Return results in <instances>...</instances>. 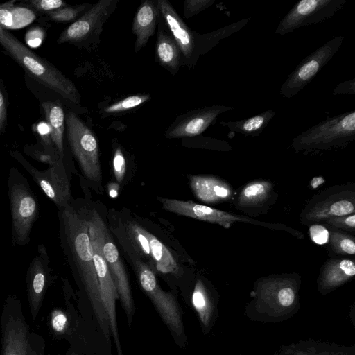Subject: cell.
Instances as JSON below:
<instances>
[{
  "label": "cell",
  "instance_id": "37",
  "mask_svg": "<svg viewBox=\"0 0 355 355\" xmlns=\"http://www.w3.org/2000/svg\"><path fill=\"white\" fill-rule=\"evenodd\" d=\"M324 222L336 228L354 232L355 228V214L334 216L324 220Z\"/></svg>",
  "mask_w": 355,
  "mask_h": 355
},
{
  "label": "cell",
  "instance_id": "39",
  "mask_svg": "<svg viewBox=\"0 0 355 355\" xmlns=\"http://www.w3.org/2000/svg\"><path fill=\"white\" fill-rule=\"evenodd\" d=\"M28 3L35 10L46 13L66 6L62 0H31Z\"/></svg>",
  "mask_w": 355,
  "mask_h": 355
},
{
  "label": "cell",
  "instance_id": "38",
  "mask_svg": "<svg viewBox=\"0 0 355 355\" xmlns=\"http://www.w3.org/2000/svg\"><path fill=\"white\" fill-rule=\"evenodd\" d=\"M45 340L36 332H30L27 355H45Z\"/></svg>",
  "mask_w": 355,
  "mask_h": 355
},
{
  "label": "cell",
  "instance_id": "3",
  "mask_svg": "<svg viewBox=\"0 0 355 355\" xmlns=\"http://www.w3.org/2000/svg\"><path fill=\"white\" fill-rule=\"evenodd\" d=\"M0 44L33 79L67 101L79 104L74 83L51 64L31 51L6 30L0 28Z\"/></svg>",
  "mask_w": 355,
  "mask_h": 355
},
{
  "label": "cell",
  "instance_id": "5",
  "mask_svg": "<svg viewBox=\"0 0 355 355\" xmlns=\"http://www.w3.org/2000/svg\"><path fill=\"white\" fill-rule=\"evenodd\" d=\"M252 306L257 315L279 320L293 315L299 306L297 284L294 279L270 277L256 284Z\"/></svg>",
  "mask_w": 355,
  "mask_h": 355
},
{
  "label": "cell",
  "instance_id": "11",
  "mask_svg": "<svg viewBox=\"0 0 355 355\" xmlns=\"http://www.w3.org/2000/svg\"><path fill=\"white\" fill-rule=\"evenodd\" d=\"M89 235L93 251V259L101 301L109 318L111 334L118 355H123L121 345L116 313V302L119 300L118 293L110 272L108 266L102 253L98 232L89 209Z\"/></svg>",
  "mask_w": 355,
  "mask_h": 355
},
{
  "label": "cell",
  "instance_id": "14",
  "mask_svg": "<svg viewBox=\"0 0 355 355\" xmlns=\"http://www.w3.org/2000/svg\"><path fill=\"white\" fill-rule=\"evenodd\" d=\"M347 0H301L279 23L275 34L283 36L303 26L322 22L341 10Z\"/></svg>",
  "mask_w": 355,
  "mask_h": 355
},
{
  "label": "cell",
  "instance_id": "43",
  "mask_svg": "<svg viewBox=\"0 0 355 355\" xmlns=\"http://www.w3.org/2000/svg\"><path fill=\"white\" fill-rule=\"evenodd\" d=\"M37 131L43 142L46 146H50L52 141L51 139V128L49 124L46 122H40L37 125Z\"/></svg>",
  "mask_w": 355,
  "mask_h": 355
},
{
  "label": "cell",
  "instance_id": "33",
  "mask_svg": "<svg viewBox=\"0 0 355 355\" xmlns=\"http://www.w3.org/2000/svg\"><path fill=\"white\" fill-rule=\"evenodd\" d=\"M91 6L92 4L89 3L78 5L74 7L65 6L46 14L54 21L67 23L75 20L79 16L80 17Z\"/></svg>",
  "mask_w": 355,
  "mask_h": 355
},
{
  "label": "cell",
  "instance_id": "22",
  "mask_svg": "<svg viewBox=\"0 0 355 355\" xmlns=\"http://www.w3.org/2000/svg\"><path fill=\"white\" fill-rule=\"evenodd\" d=\"M355 275L353 261L346 259H331L321 270L318 279L320 292L327 294L352 279Z\"/></svg>",
  "mask_w": 355,
  "mask_h": 355
},
{
  "label": "cell",
  "instance_id": "41",
  "mask_svg": "<svg viewBox=\"0 0 355 355\" xmlns=\"http://www.w3.org/2000/svg\"><path fill=\"white\" fill-rule=\"evenodd\" d=\"M310 237L315 243L324 245L329 241V232L323 225L313 224L309 227Z\"/></svg>",
  "mask_w": 355,
  "mask_h": 355
},
{
  "label": "cell",
  "instance_id": "18",
  "mask_svg": "<svg viewBox=\"0 0 355 355\" xmlns=\"http://www.w3.org/2000/svg\"><path fill=\"white\" fill-rule=\"evenodd\" d=\"M159 200L162 203V208L166 211L178 215L215 223L225 228H229L236 222L252 224L255 223L252 218L198 204L191 200L184 201L166 198H159Z\"/></svg>",
  "mask_w": 355,
  "mask_h": 355
},
{
  "label": "cell",
  "instance_id": "20",
  "mask_svg": "<svg viewBox=\"0 0 355 355\" xmlns=\"http://www.w3.org/2000/svg\"><path fill=\"white\" fill-rule=\"evenodd\" d=\"M232 110V107L225 105H211L188 111L168 127L165 137L173 139L199 135L215 123L220 114Z\"/></svg>",
  "mask_w": 355,
  "mask_h": 355
},
{
  "label": "cell",
  "instance_id": "26",
  "mask_svg": "<svg viewBox=\"0 0 355 355\" xmlns=\"http://www.w3.org/2000/svg\"><path fill=\"white\" fill-rule=\"evenodd\" d=\"M181 51L171 35L159 29L156 40L155 55L159 64L175 74L180 67Z\"/></svg>",
  "mask_w": 355,
  "mask_h": 355
},
{
  "label": "cell",
  "instance_id": "21",
  "mask_svg": "<svg viewBox=\"0 0 355 355\" xmlns=\"http://www.w3.org/2000/svg\"><path fill=\"white\" fill-rule=\"evenodd\" d=\"M190 187L195 196L206 203H219L229 200L233 194L230 185L211 175H189Z\"/></svg>",
  "mask_w": 355,
  "mask_h": 355
},
{
  "label": "cell",
  "instance_id": "34",
  "mask_svg": "<svg viewBox=\"0 0 355 355\" xmlns=\"http://www.w3.org/2000/svg\"><path fill=\"white\" fill-rule=\"evenodd\" d=\"M330 245L336 253L354 254L355 243L354 238L339 232H332L329 235Z\"/></svg>",
  "mask_w": 355,
  "mask_h": 355
},
{
  "label": "cell",
  "instance_id": "40",
  "mask_svg": "<svg viewBox=\"0 0 355 355\" xmlns=\"http://www.w3.org/2000/svg\"><path fill=\"white\" fill-rule=\"evenodd\" d=\"M44 31L40 26H33L29 28L25 35V42L31 48L40 46L44 41Z\"/></svg>",
  "mask_w": 355,
  "mask_h": 355
},
{
  "label": "cell",
  "instance_id": "16",
  "mask_svg": "<svg viewBox=\"0 0 355 355\" xmlns=\"http://www.w3.org/2000/svg\"><path fill=\"white\" fill-rule=\"evenodd\" d=\"M157 5L159 13L183 55L185 63L187 61L189 66L195 65L202 54V35L191 31L167 0H158Z\"/></svg>",
  "mask_w": 355,
  "mask_h": 355
},
{
  "label": "cell",
  "instance_id": "15",
  "mask_svg": "<svg viewBox=\"0 0 355 355\" xmlns=\"http://www.w3.org/2000/svg\"><path fill=\"white\" fill-rule=\"evenodd\" d=\"M15 158L26 169L42 192L53 201L58 209L67 205L73 198L71 192L70 175L63 159L46 169L39 170L20 155Z\"/></svg>",
  "mask_w": 355,
  "mask_h": 355
},
{
  "label": "cell",
  "instance_id": "29",
  "mask_svg": "<svg viewBox=\"0 0 355 355\" xmlns=\"http://www.w3.org/2000/svg\"><path fill=\"white\" fill-rule=\"evenodd\" d=\"M46 123L51 128V139L55 150L64 158L63 135L64 131V113L62 106L53 101L42 103Z\"/></svg>",
  "mask_w": 355,
  "mask_h": 355
},
{
  "label": "cell",
  "instance_id": "2",
  "mask_svg": "<svg viewBox=\"0 0 355 355\" xmlns=\"http://www.w3.org/2000/svg\"><path fill=\"white\" fill-rule=\"evenodd\" d=\"M112 232L131 263L141 261L162 275L178 277L180 267L168 248L156 236L129 215L111 209L109 213Z\"/></svg>",
  "mask_w": 355,
  "mask_h": 355
},
{
  "label": "cell",
  "instance_id": "10",
  "mask_svg": "<svg viewBox=\"0 0 355 355\" xmlns=\"http://www.w3.org/2000/svg\"><path fill=\"white\" fill-rule=\"evenodd\" d=\"M30 332L21 302L9 295L1 315V355H27Z\"/></svg>",
  "mask_w": 355,
  "mask_h": 355
},
{
  "label": "cell",
  "instance_id": "23",
  "mask_svg": "<svg viewBox=\"0 0 355 355\" xmlns=\"http://www.w3.org/2000/svg\"><path fill=\"white\" fill-rule=\"evenodd\" d=\"M66 298L67 308H54L48 317L47 324L55 339H66L74 346L78 335V317L76 313Z\"/></svg>",
  "mask_w": 355,
  "mask_h": 355
},
{
  "label": "cell",
  "instance_id": "27",
  "mask_svg": "<svg viewBox=\"0 0 355 355\" xmlns=\"http://www.w3.org/2000/svg\"><path fill=\"white\" fill-rule=\"evenodd\" d=\"M273 186L266 180H255L245 185L239 194L237 209L260 207L271 197Z\"/></svg>",
  "mask_w": 355,
  "mask_h": 355
},
{
  "label": "cell",
  "instance_id": "44",
  "mask_svg": "<svg viewBox=\"0 0 355 355\" xmlns=\"http://www.w3.org/2000/svg\"><path fill=\"white\" fill-rule=\"evenodd\" d=\"M7 121L6 103L1 90L0 89V134L4 132Z\"/></svg>",
  "mask_w": 355,
  "mask_h": 355
},
{
  "label": "cell",
  "instance_id": "13",
  "mask_svg": "<svg viewBox=\"0 0 355 355\" xmlns=\"http://www.w3.org/2000/svg\"><path fill=\"white\" fill-rule=\"evenodd\" d=\"M116 0H100L66 28L58 43L71 42L92 45L98 39L103 26L116 6Z\"/></svg>",
  "mask_w": 355,
  "mask_h": 355
},
{
  "label": "cell",
  "instance_id": "25",
  "mask_svg": "<svg viewBox=\"0 0 355 355\" xmlns=\"http://www.w3.org/2000/svg\"><path fill=\"white\" fill-rule=\"evenodd\" d=\"M191 304L196 311L205 332L211 329L217 308L209 291L201 279H198L191 296Z\"/></svg>",
  "mask_w": 355,
  "mask_h": 355
},
{
  "label": "cell",
  "instance_id": "46",
  "mask_svg": "<svg viewBox=\"0 0 355 355\" xmlns=\"http://www.w3.org/2000/svg\"><path fill=\"white\" fill-rule=\"evenodd\" d=\"M65 355H82L80 352L78 350H76L73 348H70Z\"/></svg>",
  "mask_w": 355,
  "mask_h": 355
},
{
  "label": "cell",
  "instance_id": "28",
  "mask_svg": "<svg viewBox=\"0 0 355 355\" xmlns=\"http://www.w3.org/2000/svg\"><path fill=\"white\" fill-rule=\"evenodd\" d=\"M275 114V111L268 110L247 119L235 121H220L219 124L227 127L230 132L256 137L261 135Z\"/></svg>",
  "mask_w": 355,
  "mask_h": 355
},
{
  "label": "cell",
  "instance_id": "30",
  "mask_svg": "<svg viewBox=\"0 0 355 355\" xmlns=\"http://www.w3.org/2000/svg\"><path fill=\"white\" fill-rule=\"evenodd\" d=\"M15 1L0 4V28L19 29L29 25L35 19L31 9L14 5Z\"/></svg>",
  "mask_w": 355,
  "mask_h": 355
},
{
  "label": "cell",
  "instance_id": "45",
  "mask_svg": "<svg viewBox=\"0 0 355 355\" xmlns=\"http://www.w3.org/2000/svg\"><path fill=\"white\" fill-rule=\"evenodd\" d=\"M324 179L322 177H315L310 182V185L313 189H315L324 183Z\"/></svg>",
  "mask_w": 355,
  "mask_h": 355
},
{
  "label": "cell",
  "instance_id": "12",
  "mask_svg": "<svg viewBox=\"0 0 355 355\" xmlns=\"http://www.w3.org/2000/svg\"><path fill=\"white\" fill-rule=\"evenodd\" d=\"M344 40L343 35L334 37L305 58L282 84L279 94L289 98L302 90L334 57Z\"/></svg>",
  "mask_w": 355,
  "mask_h": 355
},
{
  "label": "cell",
  "instance_id": "36",
  "mask_svg": "<svg viewBox=\"0 0 355 355\" xmlns=\"http://www.w3.org/2000/svg\"><path fill=\"white\" fill-rule=\"evenodd\" d=\"M112 166L116 181L120 184L123 180L126 170L125 159L120 147L114 149Z\"/></svg>",
  "mask_w": 355,
  "mask_h": 355
},
{
  "label": "cell",
  "instance_id": "17",
  "mask_svg": "<svg viewBox=\"0 0 355 355\" xmlns=\"http://www.w3.org/2000/svg\"><path fill=\"white\" fill-rule=\"evenodd\" d=\"M50 261L44 244L37 246V252L28 268L26 281L27 300L33 320L39 314L52 277Z\"/></svg>",
  "mask_w": 355,
  "mask_h": 355
},
{
  "label": "cell",
  "instance_id": "9",
  "mask_svg": "<svg viewBox=\"0 0 355 355\" xmlns=\"http://www.w3.org/2000/svg\"><path fill=\"white\" fill-rule=\"evenodd\" d=\"M67 139L71 150L85 176L95 183L101 182L98 145L92 130L73 112L66 117Z\"/></svg>",
  "mask_w": 355,
  "mask_h": 355
},
{
  "label": "cell",
  "instance_id": "1",
  "mask_svg": "<svg viewBox=\"0 0 355 355\" xmlns=\"http://www.w3.org/2000/svg\"><path fill=\"white\" fill-rule=\"evenodd\" d=\"M60 245L79 289L80 300L89 303L96 322L110 342L109 318L101 301L89 235V208L72 199L58 209Z\"/></svg>",
  "mask_w": 355,
  "mask_h": 355
},
{
  "label": "cell",
  "instance_id": "4",
  "mask_svg": "<svg viewBox=\"0 0 355 355\" xmlns=\"http://www.w3.org/2000/svg\"><path fill=\"white\" fill-rule=\"evenodd\" d=\"M11 212L12 245L24 246L30 243L31 232L40 215V205L25 176L11 168L8 178Z\"/></svg>",
  "mask_w": 355,
  "mask_h": 355
},
{
  "label": "cell",
  "instance_id": "42",
  "mask_svg": "<svg viewBox=\"0 0 355 355\" xmlns=\"http://www.w3.org/2000/svg\"><path fill=\"white\" fill-rule=\"evenodd\" d=\"M355 94V79L343 82L338 84L333 91V94Z\"/></svg>",
  "mask_w": 355,
  "mask_h": 355
},
{
  "label": "cell",
  "instance_id": "24",
  "mask_svg": "<svg viewBox=\"0 0 355 355\" xmlns=\"http://www.w3.org/2000/svg\"><path fill=\"white\" fill-rule=\"evenodd\" d=\"M159 13L157 5L153 1L146 0L140 5L132 26V33L135 35V52L145 46L154 34Z\"/></svg>",
  "mask_w": 355,
  "mask_h": 355
},
{
  "label": "cell",
  "instance_id": "19",
  "mask_svg": "<svg viewBox=\"0 0 355 355\" xmlns=\"http://www.w3.org/2000/svg\"><path fill=\"white\" fill-rule=\"evenodd\" d=\"M354 191H324L314 198L301 214L303 220L319 222L334 216L354 214Z\"/></svg>",
  "mask_w": 355,
  "mask_h": 355
},
{
  "label": "cell",
  "instance_id": "35",
  "mask_svg": "<svg viewBox=\"0 0 355 355\" xmlns=\"http://www.w3.org/2000/svg\"><path fill=\"white\" fill-rule=\"evenodd\" d=\"M215 0H186L184 2L183 15L189 19L211 6Z\"/></svg>",
  "mask_w": 355,
  "mask_h": 355
},
{
  "label": "cell",
  "instance_id": "7",
  "mask_svg": "<svg viewBox=\"0 0 355 355\" xmlns=\"http://www.w3.org/2000/svg\"><path fill=\"white\" fill-rule=\"evenodd\" d=\"M355 139V110L329 117L295 137V151L327 150L344 146Z\"/></svg>",
  "mask_w": 355,
  "mask_h": 355
},
{
  "label": "cell",
  "instance_id": "8",
  "mask_svg": "<svg viewBox=\"0 0 355 355\" xmlns=\"http://www.w3.org/2000/svg\"><path fill=\"white\" fill-rule=\"evenodd\" d=\"M89 212L98 232L103 255L116 288L119 300L125 313L128 325L130 327L135 307L125 268L120 257L116 245L113 241L110 231L102 216L95 209H89Z\"/></svg>",
  "mask_w": 355,
  "mask_h": 355
},
{
  "label": "cell",
  "instance_id": "31",
  "mask_svg": "<svg viewBox=\"0 0 355 355\" xmlns=\"http://www.w3.org/2000/svg\"><path fill=\"white\" fill-rule=\"evenodd\" d=\"M284 352L290 355H354L348 351L323 343H304L285 347Z\"/></svg>",
  "mask_w": 355,
  "mask_h": 355
},
{
  "label": "cell",
  "instance_id": "6",
  "mask_svg": "<svg viewBox=\"0 0 355 355\" xmlns=\"http://www.w3.org/2000/svg\"><path fill=\"white\" fill-rule=\"evenodd\" d=\"M132 265L141 288L168 327L174 341L180 347L184 348L187 339L183 324L182 310L176 297L161 288L155 273L147 264L135 261Z\"/></svg>",
  "mask_w": 355,
  "mask_h": 355
},
{
  "label": "cell",
  "instance_id": "32",
  "mask_svg": "<svg viewBox=\"0 0 355 355\" xmlns=\"http://www.w3.org/2000/svg\"><path fill=\"white\" fill-rule=\"evenodd\" d=\"M150 98V94L132 95L105 107L103 112L107 114L123 112L142 105Z\"/></svg>",
  "mask_w": 355,
  "mask_h": 355
}]
</instances>
